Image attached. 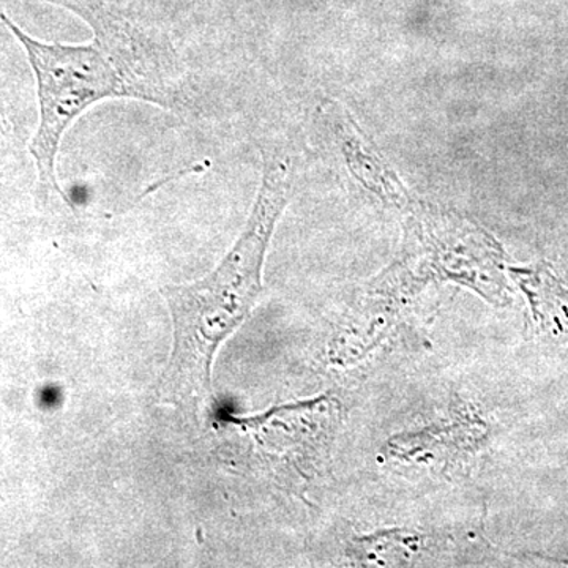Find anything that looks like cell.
<instances>
[{
    "label": "cell",
    "mask_w": 568,
    "mask_h": 568,
    "mask_svg": "<svg viewBox=\"0 0 568 568\" xmlns=\"http://www.w3.org/2000/svg\"><path fill=\"white\" fill-rule=\"evenodd\" d=\"M84 18L95 32V41L110 52L132 82L138 99L173 104L170 82L162 80L168 69L160 65L170 48L164 33L142 13L134 0H50ZM164 59H168L164 55Z\"/></svg>",
    "instance_id": "3"
},
{
    "label": "cell",
    "mask_w": 568,
    "mask_h": 568,
    "mask_svg": "<svg viewBox=\"0 0 568 568\" xmlns=\"http://www.w3.org/2000/svg\"><path fill=\"white\" fill-rule=\"evenodd\" d=\"M293 174L290 160L267 156L248 222L222 263L196 282L162 287L174 336L170 361L156 384L163 405L193 416L211 409L213 358L260 298L265 254L290 201Z\"/></svg>",
    "instance_id": "1"
},
{
    "label": "cell",
    "mask_w": 568,
    "mask_h": 568,
    "mask_svg": "<svg viewBox=\"0 0 568 568\" xmlns=\"http://www.w3.org/2000/svg\"><path fill=\"white\" fill-rule=\"evenodd\" d=\"M0 21L20 41L37 81L40 123L29 151L36 162L41 189L59 194L55 160L63 134L93 104L115 97H134L136 92L122 67L100 47L91 44L44 43L22 31L20 26L0 13Z\"/></svg>",
    "instance_id": "2"
}]
</instances>
